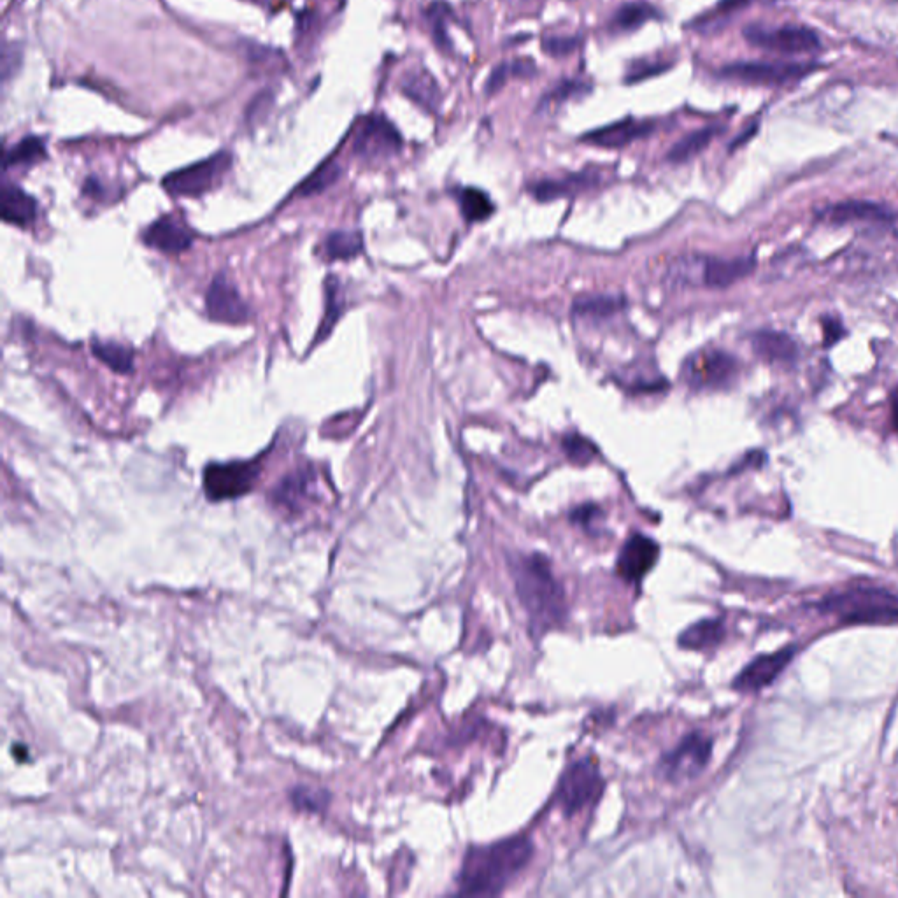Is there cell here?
Returning <instances> with one entry per match:
<instances>
[{"label":"cell","instance_id":"obj_1","mask_svg":"<svg viewBox=\"0 0 898 898\" xmlns=\"http://www.w3.org/2000/svg\"><path fill=\"white\" fill-rule=\"evenodd\" d=\"M514 588L525 609L530 635L539 639L567 620L569 606L562 583L551 569V562L541 553L516 555L509 560Z\"/></svg>","mask_w":898,"mask_h":898},{"label":"cell","instance_id":"obj_2","mask_svg":"<svg viewBox=\"0 0 898 898\" xmlns=\"http://www.w3.org/2000/svg\"><path fill=\"white\" fill-rule=\"evenodd\" d=\"M534 856V842L525 835L472 846L457 877L458 895L497 897L520 876Z\"/></svg>","mask_w":898,"mask_h":898},{"label":"cell","instance_id":"obj_3","mask_svg":"<svg viewBox=\"0 0 898 898\" xmlns=\"http://www.w3.org/2000/svg\"><path fill=\"white\" fill-rule=\"evenodd\" d=\"M820 611L842 623H893L898 621V597L881 588H849L820 602Z\"/></svg>","mask_w":898,"mask_h":898},{"label":"cell","instance_id":"obj_4","mask_svg":"<svg viewBox=\"0 0 898 898\" xmlns=\"http://www.w3.org/2000/svg\"><path fill=\"white\" fill-rule=\"evenodd\" d=\"M753 269V258L685 257L672 265L670 276L685 285L728 288L749 276Z\"/></svg>","mask_w":898,"mask_h":898},{"label":"cell","instance_id":"obj_5","mask_svg":"<svg viewBox=\"0 0 898 898\" xmlns=\"http://www.w3.org/2000/svg\"><path fill=\"white\" fill-rule=\"evenodd\" d=\"M604 777L599 762L593 758H581L565 770L555 792V804L565 818H571L585 807L600 799L604 792Z\"/></svg>","mask_w":898,"mask_h":898},{"label":"cell","instance_id":"obj_6","mask_svg":"<svg viewBox=\"0 0 898 898\" xmlns=\"http://www.w3.org/2000/svg\"><path fill=\"white\" fill-rule=\"evenodd\" d=\"M711 755L713 739L702 732H692L662 756L658 767L670 783H685L704 772Z\"/></svg>","mask_w":898,"mask_h":898},{"label":"cell","instance_id":"obj_7","mask_svg":"<svg viewBox=\"0 0 898 898\" xmlns=\"http://www.w3.org/2000/svg\"><path fill=\"white\" fill-rule=\"evenodd\" d=\"M739 374L735 357L723 350L707 348L686 360L683 379L693 390H721L734 383Z\"/></svg>","mask_w":898,"mask_h":898},{"label":"cell","instance_id":"obj_8","mask_svg":"<svg viewBox=\"0 0 898 898\" xmlns=\"http://www.w3.org/2000/svg\"><path fill=\"white\" fill-rule=\"evenodd\" d=\"M749 44L762 50L774 51L779 55H804L820 50V37L804 25H781V27H765V25H748L742 30Z\"/></svg>","mask_w":898,"mask_h":898},{"label":"cell","instance_id":"obj_9","mask_svg":"<svg viewBox=\"0 0 898 898\" xmlns=\"http://www.w3.org/2000/svg\"><path fill=\"white\" fill-rule=\"evenodd\" d=\"M232 165L230 153L221 151L214 157L172 172L164 179V188L174 197H200L211 192L229 172Z\"/></svg>","mask_w":898,"mask_h":898},{"label":"cell","instance_id":"obj_10","mask_svg":"<svg viewBox=\"0 0 898 898\" xmlns=\"http://www.w3.org/2000/svg\"><path fill=\"white\" fill-rule=\"evenodd\" d=\"M260 476L258 462L209 464L204 471V492L213 502L243 497L253 490Z\"/></svg>","mask_w":898,"mask_h":898},{"label":"cell","instance_id":"obj_11","mask_svg":"<svg viewBox=\"0 0 898 898\" xmlns=\"http://www.w3.org/2000/svg\"><path fill=\"white\" fill-rule=\"evenodd\" d=\"M813 65L767 64V62H737L725 65L721 76L749 85L779 86L795 83L813 72Z\"/></svg>","mask_w":898,"mask_h":898},{"label":"cell","instance_id":"obj_12","mask_svg":"<svg viewBox=\"0 0 898 898\" xmlns=\"http://www.w3.org/2000/svg\"><path fill=\"white\" fill-rule=\"evenodd\" d=\"M400 150H402V137L399 130L395 129L385 116L372 115L365 118L353 144V153L357 157L374 162L393 157Z\"/></svg>","mask_w":898,"mask_h":898},{"label":"cell","instance_id":"obj_13","mask_svg":"<svg viewBox=\"0 0 898 898\" xmlns=\"http://www.w3.org/2000/svg\"><path fill=\"white\" fill-rule=\"evenodd\" d=\"M658 558H660L658 542L653 541L648 535L634 534L628 537L621 548L616 560V572L623 581L639 585L655 567Z\"/></svg>","mask_w":898,"mask_h":898},{"label":"cell","instance_id":"obj_14","mask_svg":"<svg viewBox=\"0 0 898 898\" xmlns=\"http://www.w3.org/2000/svg\"><path fill=\"white\" fill-rule=\"evenodd\" d=\"M209 318L227 325H241L251 318V309L244 302L236 286L225 276H216L206 293Z\"/></svg>","mask_w":898,"mask_h":898},{"label":"cell","instance_id":"obj_15","mask_svg":"<svg viewBox=\"0 0 898 898\" xmlns=\"http://www.w3.org/2000/svg\"><path fill=\"white\" fill-rule=\"evenodd\" d=\"M795 649H781L772 655H762L749 663L746 669L734 679V690L737 692H758L769 686L790 663Z\"/></svg>","mask_w":898,"mask_h":898},{"label":"cell","instance_id":"obj_16","mask_svg":"<svg viewBox=\"0 0 898 898\" xmlns=\"http://www.w3.org/2000/svg\"><path fill=\"white\" fill-rule=\"evenodd\" d=\"M143 241L146 246L167 255H179L192 246L193 232L181 218L162 216L144 230Z\"/></svg>","mask_w":898,"mask_h":898},{"label":"cell","instance_id":"obj_17","mask_svg":"<svg viewBox=\"0 0 898 898\" xmlns=\"http://www.w3.org/2000/svg\"><path fill=\"white\" fill-rule=\"evenodd\" d=\"M655 130V125L649 122H639L634 118H627L621 122L607 125L604 129L592 130L581 141L599 148H623L634 143L637 139L648 137Z\"/></svg>","mask_w":898,"mask_h":898},{"label":"cell","instance_id":"obj_18","mask_svg":"<svg viewBox=\"0 0 898 898\" xmlns=\"http://www.w3.org/2000/svg\"><path fill=\"white\" fill-rule=\"evenodd\" d=\"M818 218L828 225H848L856 221H888L890 211L881 204L869 200H846L837 202L820 211Z\"/></svg>","mask_w":898,"mask_h":898},{"label":"cell","instance_id":"obj_19","mask_svg":"<svg viewBox=\"0 0 898 898\" xmlns=\"http://www.w3.org/2000/svg\"><path fill=\"white\" fill-rule=\"evenodd\" d=\"M597 183H599L597 174L578 172V174H571L564 179H542V181L528 186V192L541 202H549V200L569 197L574 193L585 192Z\"/></svg>","mask_w":898,"mask_h":898},{"label":"cell","instance_id":"obj_20","mask_svg":"<svg viewBox=\"0 0 898 898\" xmlns=\"http://www.w3.org/2000/svg\"><path fill=\"white\" fill-rule=\"evenodd\" d=\"M751 344L756 355L769 364H792L799 355V350L792 339L774 330H762L753 335Z\"/></svg>","mask_w":898,"mask_h":898},{"label":"cell","instance_id":"obj_21","mask_svg":"<svg viewBox=\"0 0 898 898\" xmlns=\"http://www.w3.org/2000/svg\"><path fill=\"white\" fill-rule=\"evenodd\" d=\"M37 216V202L20 186L6 183L2 188V220L16 227H29Z\"/></svg>","mask_w":898,"mask_h":898},{"label":"cell","instance_id":"obj_22","mask_svg":"<svg viewBox=\"0 0 898 898\" xmlns=\"http://www.w3.org/2000/svg\"><path fill=\"white\" fill-rule=\"evenodd\" d=\"M402 92L427 111H437L441 104V90L434 76L425 69H413L402 79Z\"/></svg>","mask_w":898,"mask_h":898},{"label":"cell","instance_id":"obj_23","mask_svg":"<svg viewBox=\"0 0 898 898\" xmlns=\"http://www.w3.org/2000/svg\"><path fill=\"white\" fill-rule=\"evenodd\" d=\"M725 639V625L721 620H702L693 623L678 637L679 648L706 651L716 648Z\"/></svg>","mask_w":898,"mask_h":898},{"label":"cell","instance_id":"obj_24","mask_svg":"<svg viewBox=\"0 0 898 898\" xmlns=\"http://www.w3.org/2000/svg\"><path fill=\"white\" fill-rule=\"evenodd\" d=\"M660 18H662V13L653 4H649L646 0H634V2L623 4L614 13L613 20H611V30L620 32V34H623V32L627 34V32L641 29L644 23L651 22V20H660Z\"/></svg>","mask_w":898,"mask_h":898},{"label":"cell","instance_id":"obj_25","mask_svg":"<svg viewBox=\"0 0 898 898\" xmlns=\"http://www.w3.org/2000/svg\"><path fill=\"white\" fill-rule=\"evenodd\" d=\"M720 132V127L711 125V127H706V129H700L697 132L688 134L679 143L672 146V150L667 153V160H669L670 164H685V162L692 160L693 157H697L699 153L706 150L707 146L713 143L714 137L718 136Z\"/></svg>","mask_w":898,"mask_h":898},{"label":"cell","instance_id":"obj_26","mask_svg":"<svg viewBox=\"0 0 898 898\" xmlns=\"http://www.w3.org/2000/svg\"><path fill=\"white\" fill-rule=\"evenodd\" d=\"M364 250V237L360 232L337 230L323 241V257L328 260H351Z\"/></svg>","mask_w":898,"mask_h":898},{"label":"cell","instance_id":"obj_27","mask_svg":"<svg viewBox=\"0 0 898 898\" xmlns=\"http://www.w3.org/2000/svg\"><path fill=\"white\" fill-rule=\"evenodd\" d=\"M535 74H537V67L528 58H518V60H513V62H504V64H500L499 67L493 69L490 78L486 81V95L492 97L495 93H499L511 78L528 79L534 78Z\"/></svg>","mask_w":898,"mask_h":898},{"label":"cell","instance_id":"obj_28","mask_svg":"<svg viewBox=\"0 0 898 898\" xmlns=\"http://www.w3.org/2000/svg\"><path fill=\"white\" fill-rule=\"evenodd\" d=\"M93 355L111 371L118 374H129L134 369V351L118 343H106V341H92Z\"/></svg>","mask_w":898,"mask_h":898},{"label":"cell","instance_id":"obj_29","mask_svg":"<svg viewBox=\"0 0 898 898\" xmlns=\"http://www.w3.org/2000/svg\"><path fill=\"white\" fill-rule=\"evenodd\" d=\"M625 307V299L616 295H588L574 302V314L581 318H609Z\"/></svg>","mask_w":898,"mask_h":898},{"label":"cell","instance_id":"obj_30","mask_svg":"<svg viewBox=\"0 0 898 898\" xmlns=\"http://www.w3.org/2000/svg\"><path fill=\"white\" fill-rule=\"evenodd\" d=\"M46 158V146L39 137H25L23 141L6 151L4 155V167H30Z\"/></svg>","mask_w":898,"mask_h":898},{"label":"cell","instance_id":"obj_31","mask_svg":"<svg viewBox=\"0 0 898 898\" xmlns=\"http://www.w3.org/2000/svg\"><path fill=\"white\" fill-rule=\"evenodd\" d=\"M458 202H460V209H462L465 220L469 223L488 220L495 211V206L488 197V193L478 190V188H464L462 192L458 193Z\"/></svg>","mask_w":898,"mask_h":898},{"label":"cell","instance_id":"obj_32","mask_svg":"<svg viewBox=\"0 0 898 898\" xmlns=\"http://www.w3.org/2000/svg\"><path fill=\"white\" fill-rule=\"evenodd\" d=\"M311 483H313V478L309 472H295L279 483L278 488L274 490V499L283 506L295 507L300 500L307 497Z\"/></svg>","mask_w":898,"mask_h":898},{"label":"cell","instance_id":"obj_33","mask_svg":"<svg viewBox=\"0 0 898 898\" xmlns=\"http://www.w3.org/2000/svg\"><path fill=\"white\" fill-rule=\"evenodd\" d=\"M325 292H327V311H325V318H323V323H321L320 330H318L316 343L330 334V330L334 328L335 323L339 321L344 311L343 288H341L339 279L330 276L327 279V290Z\"/></svg>","mask_w":898,"mask_h":898},{"label":"cell","instance_id":"obj_34","mask_svg":"<svg viewBox=\"0 0 898 898\" xmlns=\"http://www.w3.org/2000/svg\"><path fill=\"white\" fill-rule=\"evenodd\" d=\"M428 23L432 29V37L441 51H451V39L448 36V22L453 18L451 8L446 2H434L427 11Z\"/></svg>","mask_w":898,"mask_h":898},{"label":"cell","instance_id":"obj_35","mask_svg":"<svg viewBox=\"0 0 898 898\" xmlns=\"http://www.w3.org/2000/svg\"><path fill=\"white\" fill-rule=\"evenodd\" d=\"M562 448L569 462L576 465L592 464L599 457V448L583 435L569 434L562 439Z\"/></svg>","mask_w":898,"mask_h":898},{"label":"cell","instance_id":"obj_36","mask_svg":"<svg viewBox=\"0 0 898 898\" xmlns=\"http://www.w3.org/2000/svg\"><path fill=\"white\" fill-rule=\"evenodd\" d=\"M590 90H592L590 86L583 83V81H578V79L564 81V83H560L556 88H553V90L542 99V106H558V104H564L567 100L585 97L586 93H590Z\"/></svg>","mask_w":898,"mask_h":898},{"label":"cell","instance_id":"obj_37","mask_svg":"<svg viewBox=\"0 0 898 898\" xmlns=\"http://www.w3.org/2000/svg\"><path fill=\"white\" fill-rule=\"evenodd\" d=\"M293 806L300 811H311V813H320L328 804V793L323 790H314L307 786H299L292 792Z\"/></svg>","mask_w":898,"mask_h":898},{"label":"cell","instance_id":"obj_38","mask_svg":"<svg viewBox=\"0 0 898 898\" xmlns=\"http://www.w3.org/2000/svg\"><path fill=\"white\" fill-rule=\"evenodd\" d=\"M337 178H339V167L334 162H327L318 171L314 172L313 176L307 179L304 185L300 186L299 193L300 195H313V193L321 192L327 186L332 185Z\"/></svg>","mask_w":898,"mask_h":898},{"label":"cell","instance_id":"obj_39","mask_svg":"<svg viewBox=\"0 0 898 898\" xmlns=\"http://www.w3.org/2000/svg\"><path fill=\"white\" fill-rule=\"evenodd\" d=\"M579 41H581L579 37L571 36L546 37L542 41V50L546 51L551 57H569L571 53L578 50Z\"/></svg>","mask_w":898,"mask_h":898},{"label":"cell","instance_id":"obj_40","mask_svg":"<svg viewBox=\"0 0 898 898\" xmlns=\"http://www.w3.org/2000/svg\"><path fill=\"white\" fill-rule=\"evenodd\" d=\"M599 516V507L593 506V504H586V506L578 507V509L572 511L571 520L581 525V527L590 528L593 521L599 520Z\"/></svg>","mask_w":898,"mask_h":898},{"label":"cell","instance_id":"obj_41","mask_svg":"<svg viewBox=\"0 0 898 898\" xmlns=\"http://www.w3.org/2000/svg\"><path fill=\"white\" fill-rule=\"evenodd\" d=\"M669 67L670 65L667 64H639L635 69H632V72H630V76L627 78V83H637V81H642V79L649 78V76H655V74L667 71Z\"/></svg>","mask_w":898,"mask_h":898},{"label":"cell","instance_id":"obj_42","mask_svg":"<svg viewBox=\"0 0 898 898\" xmlns=\"http://www.w3.org/2000/svg\"><path fill=\"white\" fill-rule=\"evenodd\" d=\"M753 0H723L718 8L714 9L711 15L707 16L706 20H713V18H725V16H730L735 11H741L742 8H746L749 6Z\"/></svg>","mask_w":898,"mask_h":898},{"label":"cell","instance_id":"obj_43","mask_svg":"<svg viewBox=\"0 0 898 898\" xmlns=\"http://www.w3.org/2000/svg\"><path fill=\"white\" fill-rule=\"evenodd\" d=\"M842 330H844V328H842L839 321L834 320V318H825V320H823V337H825V344H827V346H832V344L837 343L842 337Z\"/></svg>","mask_w":898,"mask_h":898},{"label":"cell","instance_id":"obj_44","mask_svg":"<svg viewBox=\"0 0 898 898\" xmlns=\"http://www.w3.org/2000/svg\"><path fill=\"white\" fill-rule=\"evenodd\" d=\"M891 404V421H893V428L898 432V388L895 392L891 393L890 397Z\"/></svg>","mask_w":898,"mask_h":898},{"label":"cell","instance_id":"obj_45","mask_svg":"<svg viewBox=\"0 0 898 898\" xmlns=\"http://www.w3.org/2000/svg\"><path fill=\"white\" fill-rule=\"evenodd\" d=\"M571 2H572V0H571Z\"/></svg>","mask_w":898,"mask_h":898}]
</instances>
